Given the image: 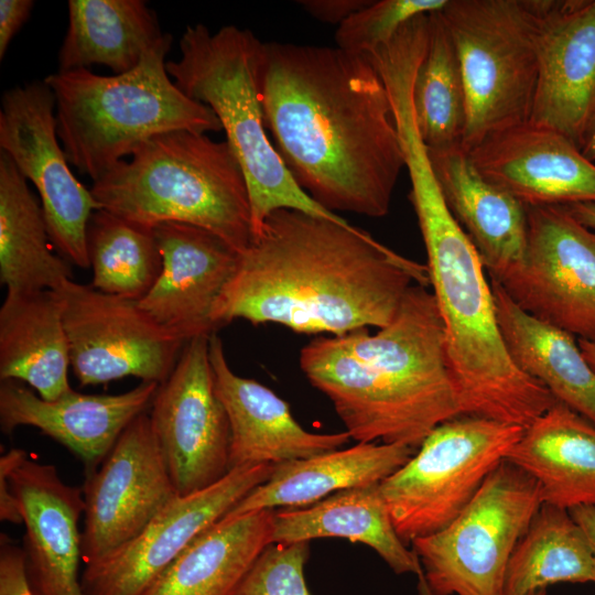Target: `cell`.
<instances>
[{"mask_svg":"<svg viewBox=\"0 0 595 595\" xmlns=\"http://www.w3.org/2000/svg\"><path fill=\"white\" fill-rule=\"evenodd\" d=\"M587 582H595V560L586 534L569 510L542 504L510 558L504 595Z\"/></svg>","mask_w":595,"mask_h":595,"instance_id":"31","label":"cell"},{"mask_svg":"<svg viewBox=\"0 0 595 595\" xmlns=\"http://www.w3.org/2000/svg\"><path fill=\"white\" fill-rule=\"evenodd\" d=\"M342 538L370 547L396 574L423 572L398 536L379 483L337 491L311 507L274 510L271 543Z\"/></svg>","mask_w":595,"mask_h":595,"instance_id":"27","label":"cell"},{"mask_svg":"<svg viewBox=\"0 0 595 595\" xmlns=\"http://www.w3.org/2000/svg\"><path fill=\"white\" fill-rule=\"evenodd\" d=\"M209 337L198 336L185 344L149 414L181 496L216 484L231 469L230 426L216 393Z\"/></svg>","mask_w":595,"mask_h":595,"instance_id":"13","label":"cell"},{"mask_svg":"<svg viewBox=\"0 0 595 595\" xmlns=\"http://www.w3.org/2000/svg\"><path fill=\"white\" fill-rule=\"evenodd\" d=\"M34 2L32 0L0 1V58L7 53L10 42L29 19Z\"/></svg>","mask_w":595,"mask_h":595,"instance_id":"38","label":"cell"},{"mask_svg":"<svg viewBox=\"0 0 595 595\" xmlns=\"http://www.w3.org/2000/svg\"><path fill=\"white\" fill-rule=\"evenodd\" d=\"M489 282L499 329L515 365L595 424V370L575 336L528 314L498 281L489 278Z\"/></svg>","mask_w":595,"mask_h":595,"instance_id":"26","label":"cell"},{"mask_svg":"<svg viewBox=\"0 0 595 595\" xmlns=\"http://www.w3.org/2000/svg\"><path fill=\"white\" fill-rule=\"evenodd\" d=\"M64 305L53 290L7 292L0 307V379L32 387L45 400L69 391Z\"/></svg>","mask_w":595,"mask_h":595,"instance_id":"25","label":"cell"},{"mask_svg":"<svg viewBox=\"0 0 595 595\" xmlns=\"http://www.w3.org/2000/svg\"><path fill=\"white\" fill-rule=\"evenodd\" d=\"M580 149L587 159L595 162V112L582 138Z\"/></svg>","mask_w":595,"mask_h":595,"instance_id":"41","label":"cell"},{"mask_svg":"<svg viewBox=\"0 0 595 595\" xmlns=\"http://www.w3.org/2000/svg\"><path fill=\"white\" fill-rule=\"evenodd\" d=\"M0 595H35L26 574L24 550L6 534L0 538Z\"/></svg>","mask_w":595,"mask_h":595,"instance_id":"36","label":"cell"},{"mask_svg":"<svg viewBox=\"0 0 595 595\" xmlns=\"http://www.w3.org/2000/svg\"><path fill=\"white\" fill-rule=\"evenodd\" d=\"M162 258L160 274L138 304L184 342L216 333L210 315L236 269L239 252L215 234L187 224L153 228Z\"/></svg>","mask_w":595,"mask_h":595,"instance_id":"19","label":"cell"},{"mask_svg":"<svg viewBox=\"0 0 595 595\" xmlns=\"http://www.w3.org/2000/svg\"><path fill=\"white\" fill-rule=\"evenodd\" d=\"M263 46L251 31L226 25L215 33L202 23L187 25L180 58L166 69L190 98L208 106L247 182L252 236L281 208L345 223L305 193L277 152L264 122L261 100Z\"/></svg>","mask_w":595,"mask_h":595,"instance_id":"6","label":"cell"},{"mask_svg":"<svg viewBox=\"0 0 595 595\" xmlns=\"http://www.w3.org/2000/svg\"><path fill=\"white\" fill-rule=\"evenodd\" d=\"M428 152L447 208L488 277L499 280L519 267L527 250V207L486 180L462 145Z\"/></svg>","mask_w":595,"mask_h":595,"instance_id":"22","label":"cell"},{"mask_svg":"<svg viewBox=\"0 0 595 595\" xmlns=\"http://www.w3.org/2000/svg\"><path fill=\"white\" fill-rule=\"evenodd\" d=\"M523 431L468 415L437 425L403 466L379 483L400 539L408 545L450 524Z\"/></svg>","mask_w":595,"mask_h":595,"instance_id":"9","label":"cell"},{"mask_svg":"<svg viewBox=\"0 0 595 595\" xmlns=\"http://www.w3.org/2000/svg\"><path fill=\"white\" fill-rule=\"evenodd\" d=\"M58 140L55 97L44 80L2 94L1 151L39 192L52 245L69 263L86 269L87 226L100 207L73 174Z\"/></svg>","mask_w":595,"mask_h":595,"instance_id":"10","label":"cell"},{"mask_svg":"<svg viewBox=\"0 0 595 595\" xmlns=\"http://www.w3.org/2000/svg\"><path fill=\"white\" fill-rule=\"evenodd\" d=\"M527 218L522 263L495 280L528 314L595 344V230L564 206H530Z\"/></svg>","mask_w":595,"mask_h":595,"instance_id":"12","label":"cell"},{"mask_svg":"<svg viewBox=\"0 0 595 595\" xmlns=\"http://www.w3.org/2000/svg\"><path fill=\"white\" fill-rule=\"evenodd\" d=\"M25 527L26 574L35 595H85L80 576L84 493L65 484L54 465L11 448L0 458Z\"/></svg>","mask_w":595,"mask_h":595,"instance_id":"17","label":"cell"},{"mask_svg":"<svg viewBox=\"0 0 595 595\" xmlns=\"http://www.w3.org/2000/svg\"><path fill=\"white\" fill-rule=\"evenodd\" d=\"M415 283L430 286L426 264L348 221L281 208L239 253L210 318L216 329L242 318L339 336L387 326Z\"/></svg>","mask_w":595,"mask_h":595,"instance_id":"2","label":"cell"},{"mask_svg":"<svg viewBox=\"0 0 595 595\" xmlns=\"http://www.w3.org/2000/svg\"><path fill=\"white\" fill-rule=\"evenodd\" d=\"M300 367L358 443L418 450L437 425L461 415L442 318L421 284L408 289L393 320L376 334L363 327L311 340Z\"/></svg>","mask_w":595,"mask_h":595,"instance_id":"3","label":"cell"},{"mask_svg":"<svg viewBox=\"0 0 595 595\" xmlns=\"http://www.w3.org/2000/svg\"><path fill=\"white\" fill-rule=\"evenodd\" d=\"M261 100L277 152L317 204L372 218L389 213L404 159L387 89L367 54L264 43Z\"/></svg>","mask_w":595,"mask_h":595,"instance_id":"1","label":"cell"},{"mask_svg":"<svg viewBox=\"0 0 595 595\" xmlns=\"http://www.w3.org/2000/svg\"><path fill=\"white\" fill-rule=\"evenodd\" d=\"M581 224L595 230V204L575 203L564 206Z\"/></svg>","mask_w":595,"mask_h":595,"instance_id":"40","label":"cell"},{"mask_svg":"<svg viewBox=\"0 0 595 595\" xmlns=\"http://www.w3.org/2000/svg\"><path fill=\"white\" fill-rule=\"evenodd\" d=\"M100 209L154 228L178 223L206 229L239 253L252 239L249 193L226 141L205 133L172 131L138 145L97 181Z\"/></svg>","mask_w":595,"mask_h":595,"instance_id":"4","label":"cell"},{"mask_svg":"<svg viewBox=\"0 0 595 595\" xmlns=\"http://www.w3.org/2000/svg\"><path fill=\"white\" fill-rule=\"evenodd\" d=\"M83 491L85 564L132 540L177 496L149 414L125 429L101 466L89 470Z\"/></svg>","mask_w":595,"mask_h":595,"instance_id":"15","label":"cell"},{"mask_svg":"<svg viewBox=\"0 0 595 595\" xmlns=\"http://www.w3.org/2000/svg\"><path fill=\"white\" fill-rule=\"evenodd\" d=\"M569 511L586 534L595 560V506H577Z\"/></svg>","mask_w":595,"mask_h":595,"instance_id":"39","label":"cell"},{"mask_svg":"<svg viewBox=\"0 0 595 595\" xmlns=\"http://www.w3.org/2000/svg\"><path fill=\"white\" fill-rule=\"evenodd\" d=\"M274 510L223 517L202 531L143 595H231L271 543Z\"/></svg>","mask_w":595,"mask_h":595,"instance_id":"28","label":"cell"},{"mask_svg":"<svg viewBox=\"0 0 595 595\" xmlns=\"http://www.w3.org/2000/svg\"><path fill=\"white\" fill-rule=\"evenodd\" d=\"M418 594L419 595H433L430 587L428 586V583L424 578L423 572L418 575Z\"/></svg>","mask_w":595,"mask_h":595,"instance_id":"43","label":"cell"},{"mask_svg":"<svg viewBox=\"0 0 595 595\" xmlns=\"http://www.w3.org/2000/svg\"><path fill=\"white\" fill-rule=\"evenodd\" d=\"M440 11L429 13L426 48L412 88L416 126L429 149L462 145L467 120L458 54Z\"/></svg>","mask_w":595,"mask_h":595,"instance_id":"32","label":"cell"},{"mask_svg":"<svg viewBox=\"0 0 595 595\" xmlns=\"http://www.w3.org/2000/svg\"><path fill=\"white\" fill-rule=\"evenodd\" d=\"M67 8L58 72L93 64L109 67L113 75L130 72L164 35L143 0H68Z\"/></svg>","mask_w":595,"mask_h":595,"instance_id":"29","label":"cell"},{"mask_svg":"<svg viewBox=\"0 0 595 595\" xmlns=\"http://www.w3.org/2000/svg\"><path fill=\"white\" fill-rule=\"evenodd\" d=\"M169 33L130 72L104 76L88 68L57 72L43 80L55 97L56 132L78 173L97 181L145 140L172 131H220L206 105L171 79Z\"/></svg>","mask_w":595,"mask_h":595,"instance_id":"5","label":"cell"},{"mask_svg":"<svg viewBox=\"0 0 595 595\" xmlns=\"http://www.w3.org/2000/svg\"><path fill=\"white\" fill-rule=\"evenodd\" d=\"M446 3L447 0L370 1L338 25L336 44L346 51L370 54L388 43L408 21L442 10Z\"/></svg>","mask_w":595,"mask_h":595,"instance_id":"34","label":"cell"},{"mask_svg":"<svg viewBox=\"0 0 595 595\" xmlns=\"http://www.w3.org/2000/svg\"><path fill=\"white\" fill-rule=\"evenodd\" d=\"M577 343L585 359L595 370V344L584 339H577Z\"/></svg>","mask_w":595,"mask_h":595,"instance_id":"42","label":"cell"},{"mask_svg":"<svg viewBox=\"0 0 595 595\" xmlns=\"http://www.w3.org/2000/svg\"><path fill=\"white\" fill-rule=\"evenodd\" d=\"M369 2L370 0H302L298 3L314 19L339 25Z\"/></svg>","mask_w":595,"mask_h":595,"instance_id":"37","label":"cell"},{"mask_svg":"<svg viewBox=\"0 0 595 595\" xmlns=\"http://www.w3.org/2000/svg\"><path fill=\"white\" fill-rule=\"evenodd\" d=\"M209 359L230 426V468L309 458L342 448L351 439L346 431L322 434L302 428L289 403L271 389L232 371L216 333L209 337Z\"/></svg>","mask_w":595,"mask_h":595,"instance_id":"21","label":"cell"},{"mask_svg":"<svg viewBox=\"0 0 595 595\" xmlns=\"http://www.w3.org/2000/svg\"><path fill=\"white\" fill-rule=\"evenodd\" d=\"M91 286L106 294L140 301L154 285L162 258L153 228L105 209L95 210L87 226Z\"/></svg>","mask_w":595,"mask_h":595,"instance_id":"33","label":"cell"},{"mask_svg":"<svg viewBox=\"0 0 595 595\" xmlns=\"http://www.w3.org/2000/svg\"><path fill=\"white\" fill-rule=\"evenodd\" d=\"M440 12L459 58L468 152L530 119L538 79L533 14L529 0H447Z\"/></svg>","mask_w":595,"mask_h":595,"instance_id":"7","label":"cell"},{"mask_svg":"<svg viewBox=\"0 0 595 595\" xmlns=\"http://www.w3.org/2000/svg\"><path fill=\"white\" fill-rule=\"evenodd\" d=\"M272 464L234 467L216 484L174 497L132 540L85 564V595H143L206 528L226 516L272 474Z\"/></svg>","mask_w":595,"mask_h":595,"instance_id":"14","label":"cell"},{"mask_svg":"<svg viewBox=\"0 0 595 595\" xmlns=\"http://www.w3.org/2000/svg\"><path fill=\"white\" fill-rule=\"evenodd\" d=\"M309 556L310 541L270 543L231 595H312L304 576Z\"/></svg>","mask_w":595,"mask_h":595,"instance_id":"35","label":"cell"},{"mask_svg":"<svg viewBox=\"0 0 595 595\" xmlns=\"http://www.w3.org/2000/svg\"><path fill=\"white\" fill-rule=\"evenodd\" d=\"M41 204L13 161L0 152V281L7 292L56 291L71 263L53 253Z\"/></svg>","mask_w":595,"mask_h":595,"instance_id":"30","label":"cell"},{"mask_svg":"<svg viewBox=\"0 0 595 595\" xmlns=\"http://www.w3.org/2000/svg\"><path fill=\"white\" fill-rule=\"evenodd\" d=\"M415 452L404 444L357 443L349 448L277 464L270 477L224 517L309 506L344 489L380 483Z\"/></svg>","mask_w":595,"mask_h":595,"instance_id":"23","label":"cell"},{"mask_svg":"<svg viewBox=\"0 0 595 595\" xmlns=\"http://www.w3.org/2000/svg\"><path fill=\"white\" fill-rule=\"evenodd\" d=\"M64 305L71 367L82 386L125 377L162 385L186 344L155 322L137 301L66 280Z\"/></svg>","mask_w":595,"mask_h":595,"instance_id":"11","label":"cell"},{"mask_svg":"<svg viewBox=\"0 0 595 595\" xmlns=\"http://www.w3.org/2000/svg\"><path fill=\"white\" fill-rule=\"evenodd\" d=\"M159 387L141 381L117 394H85L71 389L55 400H45L19 380H1V431L10 434L21 425L36 428L94 470L125 429L152 404Z\"/></svg>","mask_w":595,"mask_h":595,"instance_id":"20","label":"cell"},{"mask_svg":"<svg viewBox=\"0 0 595 595\" xmlns=\"http://www.w3.org/2000/svg\"><path fill=\"white\" fill-rule=\"evenodd\" d=\"M467 153L486 180L526 207L595 204V162L552 128L527 121Z\"/></svg>","mask_w":595,"mask_h":595,"instance_id":"18","label":"cell"},{"mask_svg":"<svg viewBox=\"0 0 595 595\" xmlns=\"http://www.w3.org/2000/svg\"><path fill=\"white\" fill-rule=\"evenodd\" d=\"M505 459L540 485L542 504L595 506V424L556 402L527 426Z\"/></svg>","mask_w":595,"mask_h":595,"instance_id":"24","label":"cell"},{"mask_svg":"<svg viewBox=\"0 0 595 595\" xmlns=\"http://www.w3.org/2000/svg\"><path fill=\"white\" fill-rule=\"evenodd\" d=\"M530 595H547V589H539L537 592L531 593Z\"/></svg>","mask_w":595,"mask_h":595,"instance_id":"44","label":"cell"},{"mask_svg":"<svg viewBox=\"0 0 595 595\" xmlns=\"http://www.w3.org/2000/svg\"><path fill=\"white\" fill-rule=\"evenodd\" d=\"M541 505L538 482L504 458L450 524L412 541L433 595H504L510 558Z\"/></svg>","mask_w":595,"mask_h":595,"instance_id":"8","label":"cell"},{"mask_svg":"<svg viewBox=\"0 0 595 595\" xmlns=\"http://www.w3.org/2000/svg\"><path fill=\"white\" fill-rule=\"evenodd\" d=\"M529 1L538 60L529 121L580 148L595 112V0Z\"/></svg>","mask_w":595,"mask_h":595,"instance_id":"16","label":"cell"}]
</instances>
